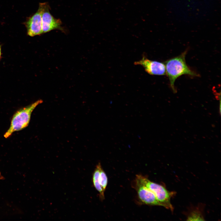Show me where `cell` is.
Listing matches in <instances>:
<instances>
[{
	"label": "cell",
	"mask_w": 221,
	"mask_h": 221,
	"mask_svg": "<svg viewBox=\"0 0 221 221\" xmlns=\"http://www.w3.org/2000/svg\"><path fill=\"white\" fill-rule=\"evenodd\" d=\"M187 51H185L180 55L167 60L164 63L166 74L170 82V87L174 92H176L174 85L176 80L183 75L193 76H197L198 75L192 70L187 65L185 56Z\"/></svg>",
	"instance_id": "1"
},
{
	"label": "cell",
	"mask_w": 221,
	"mask_h": 221,
	"mask_svg": "<svg viewBox=\"0 0 221 221\" xmlns=\"http://www.w3.org/2000/svg\"><path fill=\"white\" fill-rule=\"evenodd\" d=\"M42 102V100H39L17 111L12 117L10 127L4 134V137L7 138L14 132L26 127L29 123L32 112L37 105Z\"/></svg>",
	"instance_id": "2"
},
{
	"label": "cell",
	"mask_w": 221,
	"mask_h": 221,
	"mask_svg": "<svg viewBox=\"0 0 221 221\" xmlns=\"http://www.w3.org/2000/svg\"><path fill=\"white\" fill-rule=\"evenodd\" d=\"M136 178L154 193L162 206L173 211V207L170 202L171 198L174 194L173 192H169L162 185L151 181L141 175H137Z\"/></svg>",
	"instance_id": "3"
},
{
	"label": "cell",
	"mask_w": 221,
	"mask_h": 221,
	"mask_svg": "<svg viewBox=\"0 0 221 221\" xmlns=\"http://www.w3.org/2000/svg\"><path fill=\"white\" fill-rule=\"evenodd\" d=\"M47 2L40 3L37 11L28 17L24 24L26 28L27 34L33 37L43 34L42 17Z\"/></svg>",
	"instance_id": "4"
},
{
	"label": "cell",
	"mask_w": 221,
	"mask_h": 221,
	"mask_svg": "<svg viewBox=\"0 0 221 221\" xmlns=\"http://www.w3.org/2000/svg\"><path fill=\"white\" fill-rule=\"evenodd\" d=\"M134 187L137 193L139 201L142 204L162 206L154 193L136 178L134 181Z\"/></svg>",
	"instance_id": "5"
},
{
	"label": "cell",
	"mask_w": 221,
	"mask_h": 221,
	"mask_svg": "<svg viewBox=\"0 0 221 221\" xmlns=\"http://www.w3.org/2000/svg\"><path fill=\"white\" fill-rule=\"evenodd\" d=\"M134 64L142 66L145 71L150 75L163 76L166 75L164 63L149 60L145 56H143L139 60L135 61Z\"/></svg>",
	"instance_id": "6"
},
{
	"label": "cell",
	"mask_w": 221,
	"mask_h": 221,
	"mask_svg": "<svg viewBox=\"0 0 221 221\" xmlns=\"http://www.w3.org/2000/svg\"><path fill=\"white\" fill-rule=\"evenodd\" d=\"M50 6L48 3L42 15V30L43 33L55 29L65 32V29L61 26L60 20L54 18L49 11Z\"/></svg>",
	"instance_id": "7"
},
{
	"label": "cell",
	"mask_w": 221,
	"mask_h": 221,
	"mask_svg": "<svg viewBox=\"0 0 221 221\" xmlns=\"http://www.w3.org/2000/svg\"><path fill=\"white\" fill-rule=\"evenodd\" d=\"M102 167L100 162L96 165L92 176V182L94 187L99 193V197L101 201L104 200V195L103 189L99 181L100 171Z\"/></svg>",
	"instance_id": "8"
},
{
	"label": "cell",
	"mask_w": 221,
	"mask_h": 221,
	"mask_svg": "<svg viewBox=\"0 0 221 221\" xmlns=\"http://www.w3.org/2000/svg\"><path fill=\"white\" fill-rule=\"evenodd\" d=\"M99 181L103 190L105 192L108 184V178L102 167L101 168L100 171Z\"/></svg>",
	"instance_id": "9"
},
{
	"label": "cell",
	"mask_w": 221,
	"mask_h": 221,
	"mask_svg": "<svg viewBox=\"0 0 221 221\" xmlns=\"http://www.w3.org/2000/svg\"><path fill=\"white\" fill-rule=\"evenodd\" d=\"M187 220H204V218L199 211H193L189 215Z\"/></svg>",
	"instance_id": "10"
},
{
	"label": "cell",
	"mask_w": 221,
	"mask_h": 221,
	"mask_svg": "<svg viewBox=\"0 0 221 221\" xmlns=\"http://www.w3.org/2000/svg\"><path fill=\"white\" fill-rule=\"evenodd\" d=\"M3 178H4L3 176L1 175V174L0 173V180L3 179Z\"/></svg>",
	"instance_id": "11"
},
{
	"label": "cell",
	"mask_w": 221,
	"mask_h": 221,
	"mask_svg": "<svg viewBox=\"0 0 221 221\" xmlns=\"http://www.w3.org/2000/svg\"><path fill=\"white\" fill-rule=\"evenodd\" d=\"M1 45H0V58L1 56Z\"/></svg>",
	"instance_id": "12"
}]
</instances>
